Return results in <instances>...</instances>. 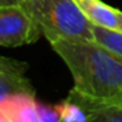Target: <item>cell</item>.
<instances>
[{
  "label": "cell",
  "instance_id": "obj_1",
  "mask_svg": "<svg viewBox=\"0 0 122 122\" xmlns=\"http://www.w3.org/2000/svg\"><path fill=\"white\" fill-rule=\"evenodd\" d=\"M50 45L71 72L72 93L92 102H122V55L97 41L55 40Z\"/></svg>",
  "mask_w": 122,
  "mask_h": 122
},
{
  "label": "cell",
  "instance_id": "obj_12",
  "mask_svg": "<svg viewBox=\"0 0 122 122\" xmlns=\"http://www.w3.org/2000/svg\"><path fill=\"white\" fill-rule=\"evenodd\" d=\"M118 19H119V30L122 32V11H118Z\"/></svg>",
  "mask_w": 122,
  "mask_h": 122
},
{
  "label": "cell",
  "instance_id": "obj_13",
  "mask_svg": "<svg viewBox=\"0 0 122 122\" xmlns=\"http://www.w3.org/2000/svg\"><path fill=\"white\" fill-rule=\"evenodd\" d=\"M0 122H12L9 118H7L5 116H3V114H0Z\"/></svg>",
  "mask_w": 122,
  "mask_h": 122
},
{
  "label": "cell",
  "instance_id": "obj_11",
  "mask_svg": "<svg viewBox=\"0 0 122 122\" xmlns=\"http://www.w3.org/2000/svg\"><path fill=\"white\" fill-rule=\"evenodd\" d=\"M26 0H0V7L1 5H16V4H24Z\"/></svg>",
  "mask_w": 122,
  "mask_h": 122
},
{
  "label": "cell",
  "instance_id": "obj_2",
  "mask_svg": "<svg viewBox=\"0 0 122 122\" xmlns=\"http://www.w3.org/2000/svg\"><path fill=\"white\" fill-rule=\"evenodd\" d=\"M22 5L49 42L55 40L96 41L93 25L75 0H26Z\"/></svg>",
  "mask_w": 122,
  "mask_h": 122
},
{
  "label": "cell",
  "instance_id": "obj_9",
  "mask_svg": "<svg viewBox=\"0 0 122 122\" xmlns=\"http://www.w3.org/2000/svg\"><path fill=\"white\" fill-rule=\"evenodd\" d=\"M93 34L95 40L112 51L122 55V32L121 30L108 29L102 26L93 25Z\"/></svg>",
  "mask_w": 122,
  "mask_h": 122
},
{
  "label": "cell",
  "instance_id": "obj_8",
  "mask_svg": "<svg viewBox=\"0 0 122 122\" xmlns=\"http://www.w3.org/2000/svg\"><path fill=\"white\" fill-rule=\"evenodd\" d=\"M61 117V122H87L88 110L74 98L67 97L55 105Z\"/></svg>",
  "mask_w": 122,
  "mask_h": 122
},
{
  "label": "cell",
  "instance_id": "obj_3",
  "mask_svg": "<svg viewBox=\"0 0 122 122\" xmlns=\"http://www.w3.org/2000/svg\"><path fill=\"white\" fill-rule=\"evenodd\" d=\"M41 34L40 26L22 4L0 7V45L3 47L33 43Z\"/></svg>",
  "mask_w": 122,
  "mask_h": 122
},
{
  "label": "cell",
  "instance_id": "obj_4",
  "mask_svg": "<svg viewBox=\"0 0 122 122\" xmlns=\"http://www.w3.org/2000/svg\"><path fill=\"white\" fill-rule=\"evenodd\" d=\"M26 63L12 58H0V100L13 95H36L30 80L25 76Z\"/></svg>",
  "mask_w": 122,
  "mask_h": 122
},
{
  "label": "cell",
  "instance_id": "obj_6",
  "mask_svg": "<svg viewBox=\"0 0 122 122\" xmlns=\"http://www.w3.org/2000/svg\"><path fill=\"white\" fill-rule=\"evenodd\" d=\"M92 25L119 30L118 11L101 0H75Z\"/></svg>",
  "mask_w": 122,
  "mask_h": 122
},
{
  "label": "cell",
  "instance_id": "obj_10",
  "mask_svg": "<svg viewBox=\"0 0 122 122\" xmlns=\"http://www.w3.org/2000/svg\"><path fill=\"white\" fill-rule=\"evenodd\" d=\"M36 122H61V117L55 105L38 102V116Z\"/></svg>",
  "mask_w": 122,
  "mask_h": 122
},
{
  "label": "cell",
  "instance_id": "obj_5",
  "mask_svg": "<svg viewBox=\"0 0 122 122\" xmlns=\"http://www.w3.org/2000/svg\"><path fill=\"white\" fill-rule=\"evenodd\" d=\"M0 114L12 122H36L38 116L36 95H13L0 100Z\"/></svg>",
  "mask_w": 122,
  "mask_h": 122
},
{
  "label": "cell",
  "instance_id": "obj_7",
  "mask_svg": "<svg viewBox=\"0 0 122 122\" xmlns=\"http://www.w3.org/2000/svg\"><path fill=\"white\" fill-rule=\"evenodd\" d=\"M68 97L80 102L88 110L87 122H122V102H92L72 92L68 93Z\"/></svg>",
  "mask_w": 122,
  "mask_h": 122
}]
</instances>
